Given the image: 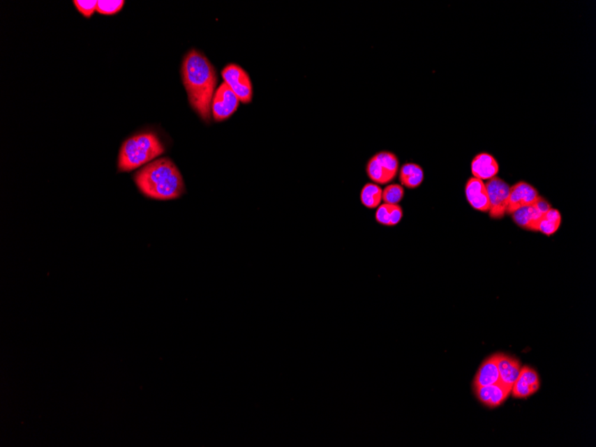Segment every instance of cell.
<instances>
[{"label":"cell","instance_id":"6da1fadb","mask_svg":"<svg viewBox=\"0 0 596 447\" xmlns=\"http://www.w3.org/2000/svg\"><path fill=\"white\" fill-rule=\"evenodd\" d=\"M181 77L191 107L204 122L209 123L217 83L214 66L200 51L192 50L182 62Z\"/></svg>","mask_w":596,"mask_h":447},{"label":"cell","instance_id":"7a4b0ae2","mask_svg":"<svg viewBox=\"0 0 596 447\" xmlns=\"http://www.w3.org/2000/svg\"><path fill=\"white\" fill-rule=\"evenodd\" d=\"M134 181L140 192L152 199H177L185 192L181 172L171 159L166 158L144 166L134 176Z\"/></svg>","mask_w":596,"mask_h":447},{"label":"cell","instance_id":"3957f363","mask_svg":"<svg viewBox=\"0 0 596 447\" xmlns=\"http://www.w3.org/2000/svg\"><path fill=\"white\" fill-rule=\"evenodd\" d=\"M165 146L156 134H136L125 140L118 158V171L129 172L149 165L165 153Z\"/></svg>","mask_w":596,"mask_h":447},{"label":"cell","instance_id":"277c9868","mask_svg":"<svg viewBox=\"0 0 596 447\" xmlns=\"http://www.w3.org/2000/svg\"><path fill=\"white\" fill-rule=\"evenodd\" d=\"M398 169V158L394 153L380 151L368 159L365 170L373 183L386 185L395 180Z\"/></svg>","mask_w":596,"mask_h":447},{"label":"cell","instance_id":"5b68a950","mask_svg":"<svg viewBox=\"0 0 596 447\" xmlns=\"http://www.w3.org/2000/svg\"><path fill=\"white\" fill-rule=\"evenodd\" d=\"M224 82L229 86L240 102L243 104L251 103L253 100V85L248 73L242 67L230 63L222 72Z\"/></svg>","mask_w":596,"mask_h":447},{"label":"cell","instance_id":"8992f818","mask_svg":"<svg viewBox=\"0 0 596 447\" xmlns=\"http://www.w3.org/2000/svg\"><path fill=\"white\" fill-rule=\"evenodd\" d=\"M485 184L489 199V215L493 219H502L507 212L511 187L498 176L490 179Z\"/></svg>","mask_w":596,"mask_h":447},{"label":"cell","instance_id":"52a82bcc","mask_svg":"<svg viewBox=\"0 0 596 447\" xmlns=\"http://www.w3.org/2000/svg\"><path fill=\"white\" fill-rule=\"evenodd\" d=\"M240 101L232 89L222 83L217 89L211 102V113L216 122H223L229 119L230 116L238 109Z\"/></svg>","mask_w":596,"mask_h":447},{"label":"cell","instance_id":"ba28073f","mask_svg":"<svg viewBox=\"0 0 596 447\" xmlns=\"http://www.w3.org/2000/svg\"><path fill=\"white\" fill-rule=\"evenodd\" d=\"M476 397L489 408H496L505 403L512 393V386L501 381L485 386H474Z\"/></svg>","mask_w":596,"mask_h":447},{"label":"cell","instance_id":"9c48e42d","mask_svg":"<svg viewBox=\"0 0 596 447\" xmlns=\"http://www.w3.org/2000/svg\"><path fill=\"white\" fill-rule=\"evenodd\" d=\"M537 190L530 184L520 181L509 188L507 213L512 215L521 207L530 206L539 197Z\"/></svg>","mask_w":596,"mask_h":447},{"label":"cell","instance_id":"30bf717a","mask_svg":"<svg viewBox=\"0 0 596 447\" xmlns=\"http://www.w3.org/2000/svg\"><path fill=\"white\" fill-rule=\"evenodd\" d=\"M539 388V377L536 370L524 366L521 369L520 374L512 386V393L514 397L524 399L536 394Z\"/></svg>","mask_w":596,"mask_h":447},{"label":"cell","instance_id":"8fae6325","mask_svg":"<svg viewBox=\"0 0 596 447\" xmlns=\"http://www.w3.org/2000/svg\"><path fill=\"white\" fill-rule=\"evenodd\" d=\"M465 194L468 202L474 209L480 212H489V199L484 181L473 177L467 181Z\"/></svg>","mask_w":596,"mask_h":447},{"label":"cell","instance_id":"7c38bea8","mask_svg":"<svg viewBox=\"0 0 596 447\" xmlns=\"http://www.w3.org/2000/svg\"><path fill=\"white\" fill-rule=\"evenodd\" d=\"M473 177L482 181H489L499 172V165L496 158L489 153H480L472 162Z\"/></svg>","mask_w":596,"mask_h":447},{"label":"cell","instance_id":"4fadbf2b","mask_svg":"<svg viewBox=\"0 0 596 447\" xmlns=\"http://www.w3.org/2000/svg\"><path fill=\"white\" fill-rule=\"evenodd\" d=\"M499 370L500 381L509 386H514L521 372V363L514 357L505 354H496Z\"/></svg>","mask_w":596,"mask_h":447},{"label":"cell","instance_id":"5bb4252c","mask_svg":"<svg viewBox=\"0 0 596 447\" xmlns=\"http://www.w3.org/2000/svg\"><path fill=\"white\" fill-rule=\"evenodd\" d=\"M512 220L521 228L530 232H538V225L542 220L544 213L537 209L535 204L521 207L512 213Z\"/></svg>","mask_w":596,"mask_h":447},{"label":"cell","instance_id":"9a60e30c","mask_svg":"<svg viewBox=\"0 0 596 447\" xmlns=\"http://www.w3.org/2000/svg\"><path fill=\"white\" fill-rule=\"evenodd\" d=\"M500 381L499 370L496 363V354L483 362L474 379V386H485Z\"/></svg>","mask_w":596,"mask_h":447},{"label":"cell","instance_id":"2e32d148","mask_svg":"<svg viewBox=\"0 0 596 447\" xmlns=\"http://www.w3.org/2000/svg\"><path fill=\"white\" fill-rule=\"evenodd\" d=\"M399 179L403 187L415 190L421 186L424 180V172L422 166L413 162H407L400 169Z\"/></svg>","mask_w":596,"mask_h":447},{"label":"cell","instance_id":"e0dca14e","mask_svg":"<svg viewBox=\"0 0 596 447\" xmlns=\"http://www.w3.org/2000/svg\"><path fill=\"white\" fill-rule=\"evenodd\" d=\"M403 215V209L399 204L383 203L378 207L375 220L381 225L396 226L401 222Z\"/></svg>","mask_w":596,"mask_h":447},{"label":"cell","instance_id":"ac0fdd59","mask_svg":"<svg viewBox=\"0 0 596 447\" xmlns=\"http://www.w3.org/2000/svg\"><path fill=\"white\" fill-rule=\"evenodd\" d=\"M382 188L376 183L365 184L360 194L362 204L368 209H378L382 202Z\"/></svg>","mask_w":596,"mask_h":447},{"label":"cell","instance_id":"d6986e66","mask_svg":"<svg viewBox=\"0 0 596 447\" xmlns=\"http://www.w3.org/2000/svg\"><path fill=\"white\" fill-rule=\"evenodd\" d=\"M562 225V215L557 209H551L544 213L542 220L538 225V232L546 236H552L558 231Z\"/></svg>","mask_w":596,"mask_h":447},{"label":"cell","instance_id":"ffe728a7","mask_svg":"<svg viewBox=\"0 0 596 447\" xmlns=\"http://www.w3.org/2000/svg\"><path fill=\"white\" fill-rule=\"evenodd\" d=\"M405 197V190L399 184H390L382 191V201L390 204H398Z\"/></svg>","mask_w":596,"mask_h":447},{"label":"cell","instance_id":"44dd1931","mask_svg":"<svg viewBox=\"0 0 596 447\" xmlns=\"http://www.w3.org/2000/svg\"><path fill=\"white\" fill-rule=\"evenodd\" d=\"M124 6V0H100L98 1L97 11L101 15H115L121 11Z\"/></svg>","mask_w":596,"mask_h":447},{"label":"cell","instance_id":"7402d4cb","mask_svg":"<svg viewBox=\"0 0 596 447\" xmlns=\"http://www.w3.org/2000/svg\"><path fill=\"white\" fill-rule=\"evenodd\" d=\"M83 17L91 18L98 8V1L96 0H75L73 1Z\"/></svg>","mask_w":596,"mask_h":447},{"label":"cell","instance_id":"603a6c76","mask_svg":"<svg viewBox=\"0 0 596 447\" xmlns=\"http://www.w3.org/2000/svg\"><path fill=\"white\" fill-rule=\"evenodd\" d=\"M534 204L537 206V209L539 210L541 213H544H544H547L548 211L552 209V206H551L550 203L548 202L547 200L543 199L542 197H538Z\"/></svg>","mask_w":596,"mask_h":447}]
</instances>
